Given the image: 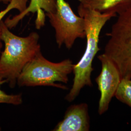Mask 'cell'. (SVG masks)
I'll list each match as a JSON object with an SVG mask.
<instances>
[{
  "instance_id": "obj_2",
  "label": "cell",
  "mask_w": 131,
  "mask_h": 131,
  "mask_svg": "<svg viewBox=\"0 0 131 131\" xmlns=\"http://www.w3.org/2000/svg\"><path fill=\"white\" fill-rule=\"evenodd\" d=\"M0 28L1 39L5 43L0 57V77L13 88L25 66L41 52L39 36L33 32L25 37L18 36L10 31L3 20Z\"/></svg>"
},
{
  "instance_id": "obj_8",
  "label": "cell",
  "mask_w": 131,
  "mask_h": 131,
  "mask_svg": "<svg viewBox=\"0 0 131 131\" xmlns=\"http://www.w3.org/2000/svg\"><path fill=\"white\" fill-rule=\"evenodd\" d=\"M57 0H30V5L21 13L15 16L13 18H7L4 21L6 26L11 29L16 26L19 22L29 13L37 12L38 16L36 20V28L39 29L44 25L45 15L46 13L56 12Z\"/></svg>"
},
{
  "instance_id": "obj_5",
  "label": "cell",
  "mask_w": 131,
  "mask_h": 131,
  "mask_svg": "<svg viewBox=\"0 0 131 131\" xmlns=\"http://www.w3.org/2000/svg\"><path fill=\"white\" fill-rule=\"evenodd\" d=\"M46 15L55 30L56 42L59 48L64 44L70 49L77 38H85L84 19L77 16L65 0H57L56 12Z\"/></svg>"
},
{
  "instance_id": "obj_4",
  "label": "cell",
  "mask_w": 131,
  "mask_h": 131,
  "mask_svg": "<svg viewBox=\"0 0 131 131\" xmlns=\"http://www.w3.org/2000/svg\"><path fill=\"white\" fill-rule=\"evenodd\" d=\"M117 16L106 34L109 38L104 53L117 67L122 78L131 79V7Z\"/></svg>"
},
{
  "instance_id": "obj_9",
  "label": "cell",
  "mask_w": 131,
  "mask_h": 131,
  "mask_svg": "<svg viewBox=\"0 0 131 131\" xmlns=\"http://www.w3.org/2000/svg\"><path fill=\"white\" fill-rule=\"evenodd\" d=\"M79 5L103 14H118L131 7V0H78Z\"/></svg>"
},
{
  "instance_id": "obj_13",
  "label": "cell",
  "mask_w": 131,
  "mask_h": 131,
  "mask_svg": "<svg viewBox=\"0 0 131 131\" xmlns=\"http://www.w3.org/2000/svg\"><path fill=\"white\" fill-rule=\"evenodd\" d=\"M11 1V0H0V2L3 3L5 4H8Z\"/></svg>"
},
{
  "instance_id": "obj_12",
  "label": "cell",
  "mask_w": 131,
  "mask_h": 131,
  "mask_svg": "<svg viewBox=\"0 0 131 131\" xmlns=\"http://www.w3.org/2000/svg\"><path fill=\"white\" fill-rule=\"evenodd\" d=\"M29 0H11L5 9L0 11V22L5 16L11 10H18L19 13H21L27 8V4Z\"/></svg>"
},
{
  "instance_id": "obj_11",
  "label": "cell",
  "mask_w": 131,
  "mask_h": 131,
  "mask_svg": "<svg viewBox=\"0 0 131 131\" xmlns=\"http://www.w3.org/2000/svg\"><path fill=\"white\" fill-rule=\"evenodd\" d=\"M5 83H7L6 81L0 77V103H8L14 105H19L23 103L22 95H8L5 93L4 91L1 89V86Z\"/></svg>"
},
{
  "instance_id": "obj_7",
  "label": "cell",
  "mask_w": 131,
  "mask_h": 131,
  "mask_svg": "<svg viewBox=\"0 0 131 131\" xmlns=\"http://www.w3.org/2000/svg\"><path fill=\"white\" fill-rule=\"evenodd\" d=\"M90 129L89 106L85 103L72 105L53 131H88Z\"/></svg>"
},
{
  "instance_id": "obj_3",
  "label": "cell",
  "mask_w": 131,
  "mask_h": 131,
  "mask_svg": "<svg viewBox=\"0 0 131 131\" xmlns=\"http://www.w3.org/2000/svg\"><path fill=\"white\" fill-rule=\"evenodd\" d=\"M74 66L70 59L53 63L46 59L41 52H39L25 66L17 83L19 86H51L67 89L65 85L56 82L67 84L68 75L73 72Z\"/></svg>"
},
{
  "instance_id": "obj_6",
  "label": "cell",
  "mask_w": 131,
  "mask_h": 131,
  "mask_svg": "<svg viewBox=\"0 0 131 131\" xmlns=\"http://www.w3.org/2000/svg\"><path fill=\"white\" fill-rule=\"evenodd\" d=\"M102 64V70L95 79L101 96L99 102L98 113L106 112L122 79L117 67L104 53L98 56Z\"/></svg>"
},
{
  "instance_id": "obj_14",
  "label": "cell",
  "mask_w": 131,
  "mask_h": 131,
  "mask_svg": "<svg viewBox=\"0 0 131 131\" xmlns=\"http://www.w3.org/2000/svg\"><path fill=\"white\" fill-rule=\"evenodd\" d=\"M1 28H0V52L2 48L3 47V44L2 43V39H1Z\"/></svg>"
},
{
  "instance_id": "obj_1",
  "label": "cell",
  "mask_w": 131,
  "mask_h": 131,
  "mask_svg": "<svg viewBox=\"0 0 131 131\" xmlns=\"http://www.w3.org/2000/svg\"><path fill=\"white\" fill-rule=\"evenodd\" d=\"M78 13L85 21L86 45L83 56L79 61L74 64L73 84L65 97L69 102L75 100L85 86L91 87L93 85L91 79V75L93 71L92 63L94 57L100 50L98 46L100 33L108 21L115 17L112 14L101 13L80 5Z\"/></svg>"
},
{
  "instance_id": "obj_10",
  "label": "cell",
  "mask_w": 131,
  "mask_h": 131,
  "mask_svg": "<svg viewBox=\"0 0 131 131\" xmlns=\"http://www.w3.org/2000/svg\"><path fill=\"white\" fill-rule=\"evenodd\" d=\"M115 97L118 101L131 108V79L122 78Z\"/></svg>"
}]
</instances>
